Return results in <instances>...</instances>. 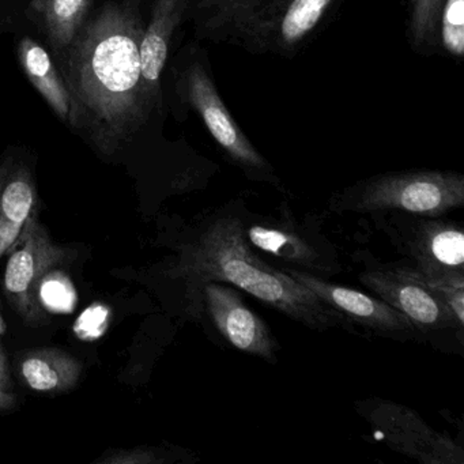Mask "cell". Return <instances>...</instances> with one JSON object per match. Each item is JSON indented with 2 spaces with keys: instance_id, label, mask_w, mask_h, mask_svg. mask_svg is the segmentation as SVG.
I'll return each mask as SVG.
<instances>
[{
  "instance_id": "e0dca14e",
  "label": "cell",
  "mask_w": 464,
  "mask_h": 464,
  "mask_svg": "<svg viewBox=\"0 0 464 464\" xmlns=\"http://www.w3.org/2000/svg\"><path fill=\"white\" fill-rule=\"evenodd\" d=\"M91 4L92 0H34L32 6L44 18L51 42L63 48L75 39Z\"/></svg>"
},
{
  "instance_id": "603a6c76",
  "label": "cell",
  "mask_w": 464,
  "mask_h": 464,
  "mask_svg": "<svg viewBox=\"0 0 464 464\" xmlns=\"http://www.w3.org/2000/svg\"><path fill=\"white\" fill-rule=\"evenodd\" d=\"M5 331H6V324H5L4 317H2V314H0V335L5 334Z\"/></svg>"
},
{
  "instance_id": "7402d4cb",
  "label": "cell",
  "mask_w": 464,
  "mask_h": 464,
  "mask_svg": "<svg viewBox=\"0 0 464 464\" xmlns=\"http://www.w3.org/2000/svg\"><path fill=\"white\" fill-rule=\"evenodd\" d=\"M23 227L12 224L0 217V257L6 255L20 236Z\"/></svg>"
},
{
  "instance_id": "3957f363",
  "label": "cell",
  "mask_w": 464,
  "mask_h": 464,
  "mask_svg": "<svg viewBox=\"0 0 464 464\" xmlns=\"http://www.w3.org/2000/svg\"><path fill=\"white\" fill-rule=\"evenodd\" d=\"M464 206V175L452 170H398L357 181L328 200L335 214L406 213L448 217Z\"/></svg>"
},
{
  "instance_id": "9a60e30c",
  "label": "cell",
  "mask_w": 464,
  "mask_h": 464,
  "mask_svg": "<svg viewBox=\"0 0 464 464\" xmlns=\"http://www.w3.org/2000/svg\"><path fill=\"white\" fill-rule=\"evenodd\" d=\"M18 58L32 85L39 91L56 115L62 121L74 123L72 94L64 86L47 51L34 40L25 37L21 40L18 47Z\"/></svg>"
},
{
  "instance_id": "52a82bcc",
  "label": "cell",
  "mask_w": 464,
  "mask_h": 464,
  "mask_svg": "<svg viewBox=\"0 0 464 464\" xmlns=\"http://www.w3.org/2000/svg\"><path fill=\"white\" fill-rule=\"evenodd\" d=\"M181 99L205 123L230 162L246 179L281 188V180L270 162L252 145L219 96L206 53L195 50L180 75Z\"/></svg>"
},
{
  "instance_id": "ffe728a7",
  "label": "cell",
  "mask_w": 464,
  "mask_h": 464,
  "mask_svg": "<svg viewBox=\"0 0 464 464\" xmlns=\"http://www.w3.org/2000/svg\"><path fill=\"white\" fill-rule=\"evenodd\" d=\"M191 452L180 448L138 447L134 450H113L97 460L102 464H164L184 461L183 455Z\"/></svg>"
},
{
  "instance_id": "9c48e42d",
  "label": "cell",
  "mask_w": 464,
  "mask_h": 464,
  "mask_svg": "<svg viewBox=\"0 0 464 464\" xmlns=\"http://www.w3.org/2000/svg\"><path fill=\"white\" fill-rule=\"evenodd\" d=\"M355 411L391 450L423 464H463L464 450L447 434L434 430L415 410L390 399L369 398Z\"/></svg>"
},
{
  "instance_id": "8992f818",
  "label": "cell",
  "mask_w": 464,
  "mask_h": 464,
  "mask_svg": "<svg viewBox=\"0 0 464 464\" xmlns=\"http://www.w3.org/2000/svg\"><path fill=\"white\" fill-rule=\"evenodd\" d=\"M404 266L430 285L464 284L463 225L447 217L372 216Z\"/></svg>"
},
{
  "instance_id": "277c9868",
  "label": "cell",
  "mask_w": 464,
  "mask_h": 464,
  "mask_svg": "<svg viewBox=\"0 0 464 464\" xmlns=\"http://www.w3.org/2000/svg\"><path fill=\"white\" fill-rule=\"evenodd\" d=\"M362 266L358 282L372 295L401 312L417 330L420 344L445 354L463 355L464 323L440 300L433 287L401 262H380L368 251L357 252Z\"/></svg>"
},
{
  "instance_id": "4fadbf2b",
  "label": "cell",
  "mask_w": 464,
  "mask_h": 464,
  "mask_svg": "<svg viewBox=\"0 0 464 464\" xmlns=\"http://www.w3.org/2000/svg\"><path fill=\"white\" fill-rule=\"evenodd\" d=\"M192 0H154L150 23L143 31L140 62L151 107L160 102V81L169 55L170 42Z\"/></svg>"
},
{
  "instance_id": "5b68a950",
  "label": "cell",
  "mask_w": 464,
  "mask_h": 464,
  "mask_svg": "<svg viewBox=\"0 0 464 464\" xmlns=\"http://www.w3.org/2000/svg\"><path fill=\"white\" fill-rule=\"evenodd\" d=\"M244 232L260 257L278 263L279 270H295L330 279L343 271L335 246L328 240L322 221L314 216H295L282 205L276 213L244 211Z\"/></svg>"
},
{
  "instance_id": "ac0fdd59",
  "label": "cell",
  "mask_w": 464,
  "mask_h": 464,
  "mask_svg": "<svg viewBox=\"0 0 464 464\" xmlns=\"http://www.w3.org/2000/svg\"><path fill=\"white\" fill-rule=\"evenodd\" d=\"M444 0H409L410 44L422 55L440 48L439 20Z\"/></svg>"
},
{
  "instance_id": "5bb4252c",
  "label": "cell",
  "mask_w": 464,
  "mask_h": 464,
  "mask_svg": "<svg viewBox=\"0 0 464 464\" xmlns=\"http://www.w3.org/2000/svg\"><path fill=\"white\" fill-rule=\"evenodd\" d=\"M24 382L36 392L55 393L72 390L82 374V363L59 349H39L20 361Z\"/></svg>"
},
{
  "instance_id": "7c38bea8",
  "label": "cell",
  "mask_w": 464,
  "mask_h": 464,
  "mask_svg": "<svg viewBox=\"0 0 464 464\" xmlns=\"http://www.w3.org/2000/svg\"><path fill=\"white\" fill-rule=\"evenodd\" d=\"M285 273L343 314L355 328H362L366 334L399 343H420V335L411 322L376 295L300 271L286 270Z\"/></svg>"
},
{
  "instance_id": "ba28073f",
  "label": "cell",
  "mask_w": 464,
  "mask_h": 464,
  "mask_svg": "<svg viewBox=\"0 0 464 464\" xmlns=\"http://www.w3.org/2000/svg\"><path fill=\"white\" fill-rule=\"evenodd\" d=\"M341 0H254L224 42L252 53H298Z\"/></svg>"
},
{
  "instance_id": "6da1fadb",
  "label": "cell",
  "mask_w": 464,
  "mask_h": 464,
  "mask_svg": "<svg viewBox=\"0 0 464 464\" xmlns=\"http://www.w3.org/2000/svg\"><path fill=\"white\" fill-rule=\"evenodd\" d=\"M244 200L203 213L176 244L162 276L180 286L183 314L200 322V289L208 282L229 284L297 324L317 333L357 328L308 287L260 257L244 232Z\"/></svg>"
},
{
  "instance_id": "d6986e66",
  "label": "cell",
  "mask_w": 464,
  "mask_h": 464,
  "mask_svg": "<svg viewBox=\"0 0 464 464\" xmlns=\"http://www.w3.org/2000/svg\"><path fill=\"white\" fill-rule=\"evenodd\" d=\"M440 47L450 56L464 55V0H444L439 20Z\"/></svg>"
},
{
  "instance_id": "44dd1931",
  "label": "cell",
  "mask_w": 464,
  "mask_h": 464,
  "mask_svg": "<svg viewBox=\"0 0 464 464\" xmlns=\"http://www.w3.org/2000/svg\"><path fill=\"white\" fill-rule=\"evenodd\" d=\"M14 385L10 374L9 362L6 354L0 349V411H6L15 404Z\"/></svg>"
},
{
  "instance_id": "8fae6325",
  "label": "cell",
  "mask_w": 464,
  "mask_h": 464,
  "mask_svg": "<svg viewBox=\"0 0 464 464\" xmlns=\"http://www.w3.org/2000/svg\"><path fill=\"white\" fill-rule=\"evenodd\" d=\"M7 255L5 293L26 322H40V287L45 276L66 260L67 251L53 244L47 229L34 216L25 222Z\"/></svg>"
},
{
  "instance_id": "2e32d148",
  "label": "cell",
  "mask_w": 464,
  "mask_h": 464,
  "mask_svg": "<svg viewBox=\"0 0 464 464\" xmlns=\"http://www.w3.org/2000/svg\"><path fill=\"white\" fill-rule=\"evenodd\" d=\"M37 192L31 170L23 164H0V217L24 227L36 216Z\"/></svg>"
},
{
  "instance_id": "30bf717a",
  "label": "cell",
  "mask_w": 464,
  "mask_h": 464,
  "mask_svg": "<svg viewBox=\"0 0 464 464\" xmlns=\"http://www.w3.org/2000/svg\"><path fill=\"white\" fill-rule=\"evenodd\" d=\"M203 320L216 334V342L221 341L227 347L262 358L273 365L279 362L278 339L270 325L246 305L237 287L222 282L203 285L200 322Z\"/></svg>"
},
{
  "instance_id": "7a4b0ae2",
  "label": "cell",
  "mask_w": 464,
  "mask_h": 464,
  "mask_svg": "<svg viewBox=\"0 0 464 464\" xmlns=\"http://www.w3.org/2000/svg\"><path fill=\"white\" fill-rule=\"evenodd\" d=\"M143 28L131 10L108 6L72 53V89L102 150H115L150 112L140 62Z\"/></svg>"
}]
</instances>
